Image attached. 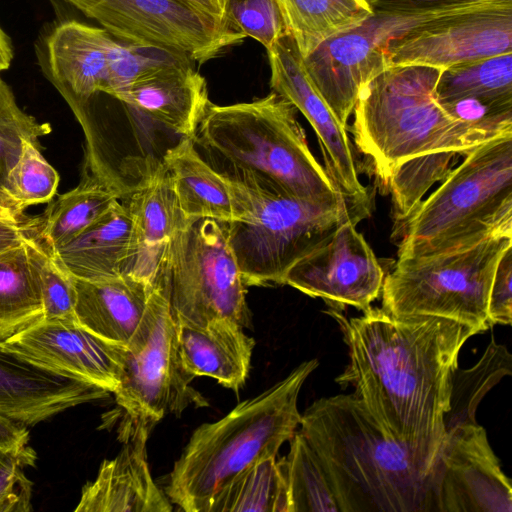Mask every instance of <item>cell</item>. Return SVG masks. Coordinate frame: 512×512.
Instances as JSON below:
<instances>
[{"mask_svg":"<svg viewBox=\"0 0 512 512\" xmlns=\"http://www.w3.org/2000/svg\"><path fill=\"white\" fill-rule=\"evenodd\" d=\"M5 342L48 366L109 393H113L120 384L124 347L93 334L76 319H42Z\"/></svg>","mask_w":512,"mask_h":512,"instance_id":"ac0fdd59","label":"cell"},{"mask_svg":"<svg viewBox=\"0 0 512 512\" xmlns=\"http://www.w3.org/2000/svg\"><path fill=\"white\" fill-rule=\"evenodd\" d=\"M433 496L439 512H512L511 480L477 422L446 430L434 471Z\"/></svg>","mask_w":512,"mask_h":512,"instance_id":"9a60e30c","label":"cell"},{"mask_svg":"<svg viewBox=\"0 0 512 512\" xmlns=\"http://www.w3.org/2000/svg\"><path fill=\"white\" fill-rule=\"evenodd\" d=\"M182 365L194 377L207 376L239 390L249 374L255 341L237 322L219 319L203 326L177 325Z\"/></svg>","mask_w":512,"mask_h":512,"instance_id":"603a6c76","label":"cell"},{"mask_svg":"<svg viewBox=\"0 0 512 512\" xmlns=\"http://www.w3.org/2000/svg\"><path fill=\"white\" fill-rule=\"evenodd\" d=\"M325 312L348 347L349 363L337 383L352 386L382 430L434 472L460 350L481 332L437 316H394L382 307L352 318Z\"/></svg>","mask_w":512,"mask_h":512,"instance_id":"6da1fadb","label":"cell"},{"mask_svg":"<svg viewBox=\"0 0 512 512\" xmlns=\"http://www.w3.org/2000/svg\"><path fill=\"white\" fill-rule=\"evenodd\" d=\"M183 57L137 79L116 99L183 138L193 140L209 105L205 78Z\"/></svg>","mask_w":512,"mask_h":512,"instance_id":"7402d4cb","label":"cell"},{"mask_svg":"<svg viewBox=\"0 0 512 512\" xmlns=\"http://www.w3.org/2000/svg\"><path fill=\"white\" fill-rule=\"evenodd\" d=\"M299 426L341 512L435 511L434 472L389 437L354 393L316 400Z\"/></svg>","mask_w":512,"mask_h":512,"instance_id":"7a4b0ae2","label":"cell"},{"mask_svg":"<svg viewBox=\"0 0 512 512\" xmlns=\"http://www.w3.org/2000/svg\"><path fill=\"white\" fill-rule=\"evenodd\" d=\"M35 451L28 444L0 448V512H29L32 510L33 483L24 473L33 466Z\"/></svg>","mask_w":512,"mask_h":512,"instance_id":"f35d334b","label":"cell"},{"mask_svg":"<svg viewBox=\"0 0 512 512\" xmlns=\"http://www.w3.org/2000/svg\"><path fill=\"white\" fill-rule=\"evenodd\" d=\"M512 374V356L506 346L491 337L479 361L469 369L453 374L450 407L445 415L446 430L462 423L476 422L475 413L482 398L503 377Z\"/></svg>","mask_w":512,"mask_h":512,"instance_id":"d6a6232c","label":"cell"},{"mask_svg":"<svg viewBox=\"0 0 512 512\" xmlns=\"http://www.w3.org/2000/svg\"><path fill=\"white\" fill-rule=\"evenodd\" d=\"M373 10L396 13L452 14L490 3H512V0H367Z\"/></svg>","mask_w":512,"mask_h":512,"instance_id":"60d3db41","label":"cell"},{"mask_svg":"<svg viewBox=\"0 0 512 512\" xmlns=\"http://www.w3.org/2000/svg\"><path fill=\"white\" fill-rule=\"evenodd\" d=\"M457 152H439L408 159L394 169L390 187L396 220L405 221L419 206L433 184L444 180L461 157Z\"/></svg>","mask_w":512,"mask_h":512,"instance_id":"836d02e7","label":"cell"},{"mask_svg":"<svg viewBox=\"0 0 512 512\" xmlns=\"http://www.w3.org/2000/svg\"><path fill=\"white\" fill-rule=\"evenodd\" d=\"M120 43L102 27L66 20L44 39L42 64L61 95L80 109L95 94L105 93Z\"/></svg>","mask_w":512,"mask_h":512,"instance_id":"d6986e66","label":"cell"},{"mask_svg":"<svg viewBox=\"0 0 512 512\" xmlns=\"http://www.w3.org/2000/svg\"><path fill=\"white\" fill-rule=\"evenodd\" d=\"M225 177L238 212V220L227 223L228 241L245 286L282 285L288 269L341 224L370 216V197L320 203L289 196L249 175Z\"/></svg>","mask_w":512,"mask_h":512,"instance_id":"8992f818","label":"cell"},{"mask_svg":"<svg viewBox=\"0 0 512 512\" xmlns=\"http://www.w3.org/2000/svg\"><path fill=\"white\" fill-rule=\"evenodd\" d=\"M108 391L57 370L0 341V416L34 426Z\"/></svg>","mask_w":512,"mask_h":512,"instance_id":"e0dca14e","label":"cell"},{"mask_svg":"<svg viewBox=\"0 0 512 512\" xmlns=\"http://www.w3.org/2000/svg\"><path fill=\"white\" fill-rule=\"evenodd\" d=\"M214 18L227 22L226 5L227 0H183ZM229 25V24H228Z\"/></svg>","mask_w":512,"mask_h":512,"instance_id":"ee69618b","label":"cell"},{"mask_svg":"<svg viewBox=\"0 0 512 512\" xmlns=\"http://www.w3.org/2000/svg\"><path fill=\"white\" fill-rule=\"evenodd\" d=\"M73 282L76 321L100 338L126 347L140 325L154 286L126 275L105 281L73 277Z\"/></svg>","mask_w":512,"mask_h":512,"instance_id":"cb8c5ba5","label":"cell"},{"mask_svg":"<svg viewBox=\"0 0 512 512\" xmlns=\"http://www.w3.org/2000/svg\"><path fill=\"white\" fill-rule=\"evenodd\" d=\"M512 236L496 235L460 249L398 258L384 278L382 308L394 316H437L477 328L492 325L488 299L493 276Z\"/></svg>","mask_w":512,"mask_h":512,"instance_id":"ba28073f","label":"cell"},{"mask_svg":"<svg viewBox=\"0 0 512 512\" xmlns=\"http://www.w3.org/2000/svg\"><path fill=\"white\" fill-rule=\"evenodd\" d=\"M441 70L390 66L359 93L353 110L355 144L385 184L408 159L439 152L465 156L499 136L454 118L439 104L435 88Z\"/></svg>","mask_w":512,"mask_h":512,"instance_id":"5b68a950","label":"cell"},{"mask_svg":"<svg viewBox=\"0 0 512 512\" xmlns=\"http://www.w3.org/2000/svg\"><path fill=\"white\" fill-rule=\"evenodd\" d=\"M512 246L501 255L493 276L489 299L490 324L509 325L512 320Z\"/></svg>","mask_w":512,"mask_h":512,"instance_id":"ab89813d","label":"cell"},{"mask_svg":"<svg viewBox=\"0 0 512 512\" xmlns=\"http://www.w3.org/2000/svg\"><path fill=\"white\" fill-rule=\"evenodd\" d=\"M398 258L420 257L512 236V132L471 150L400 223Z\"/></svg>","mask_w":512,"mask_h":512,"instance_id":"52a82bcc","label":"cell"},{"mask_svg":"<svg viewBox=\"0 0 512 512\" xmlns=\"http://www.w3.org/2000/svg\"><path fill=\"white\" fill-rule=\"evenodd\" d=\"M38 222L24 242L37 277L47 320L75 319L76 290L73 277L56 261L37 234Z\"/></svg>","mask_w":512,"mask_h":512,"instance_id":"e575fe53","label":"cell"},{"mask_svg":"<svg viewBox=\"0 0 512 512\" xmlns=\"http://www.w3.org/2000/svg\"><path fill=\"white\" fill-rule=\"evenodd\" d=\"M296 111L273 91L251 102L210 103L193 142L224 176L249 175L289 196L320 203L350 198L313 156Z\"/></svg>","mask_w":512,"mask_h":512,"instance_id":"3957f363","label":"cell"},{"mask_svg":"<svg viewBox=\"0 0 512 512\" xmlns=\"http://www.w3.org/2000/svg\"><path fill=\"white\" fill-rule=\"evenodd\" d=\"M318 365L316 359L301 363L223 418L196 428L170 472L165 489L170 502L185 512H205L214 494L238 473L276 456L300 425V390Z\"/></svg>","mask_w":512,"mask_h":512,"instance_id":"277c9868","label":"cell"},{"mask_svg":"<svg viewBox=\"0 0 512 512\" xmlns=\"http://www.w3.org/2000/svg\"><path fill=\"white\" fill-rule=\"evenodd\" d=\"M50 132L48 123L38 122L20 108L12 89L0 75V191L7 193V177L24 144L32 142L41 147L39 138Z\"/></svg>","mask_w":512,"mask_h":512,"instance_id":"d590c367","label":"cell"},{"mask_svg":"<svg viewBox=\"0 0 512 512\" xmlns=\"http://www.w3.org/2000/svg\"><path fill=\"white\" fill-rule=\"evenodd\" d=\"M119 198L114 188L87 177L49 206L39 219L37 234L52 251L74 239Z\"/></svg>","mask_w":512,"mask_h":512,"instance_id":"f546056e","label":"cell"},{"mask_svg":"<svg viewBox=\"0 0 512 512\" xmlns=\"http://www.w3.org/2000/svg\"><path fill=\"white\" fill-rule=\"evenodd\" d=\"M132 236L127 204L116 200L74 239L50 253L73 277L105 281L123 275Z\"/></svg>","mask_w":512,"mask_h":512,"instance_id":"d4e9b609","label":"cell"},{"mask_svg":"<svg viewBox=\"0 0 512 512\" xmlns=\"http://www.w3.org/2000/svg\"><path fill=\"white\" fill-rule=\"evenodd\" d=\"M387 65L444 69L512 53V3H490L418 24L385 46Z\"/></svg>","mask_w":512,"mask_h":512,"instance_id":"4fadbf2b","label":"cell"},{"mask_svg":"<svg viewBox=\"0 0 512 512\" xmlns=\"http://www.w3.org/2000/svg\"><path fill=\"white\" fill-rule=\"evenodd\" d=\"M442 15L373 10L359 26L328 39L303 58L310 79L342 125H347L363 86L388 68L387 41Z\"/></svg>","mask_w":512,"mask_h":512,"instance_id":"7c38bea8","label":"cell"},{"mask_svg":"<svg viewBox=\"0 0 512 512\" xmlns=\"http://www.w3.org/2000/svg\"><path fill=\"white\" fill-rule=\"evenodd\" d=\"M38 220L27 222L0 219V254L23 243Z\"/></svg>","mask_w":512,"mask_h":512,"instance_id":"b9f144b4","label":"cell"},{"mask_svg":"<svg viewBox=\"0 0 512 512\" xmlns=\"http://www.w3.org/2000/svg\"><path fill=\"white\" fill-rule=\"evenodd\" d=\"M164 165L185 220L213 219L230 223L238 219L230 181L199 153L190 138L166 150Z\"/></svg>","mask_w":512,"mask_h":512,"instance_id":"484cf974","label":"cell"},{"mask_svg":"<svg viewBox=\"0 0 512 512\" xmlns=\"http://www.w3.org/2000/svg\"><path fill=\"white\" fill-rule=\"evenodd\" d=\"M151 426L132 423L116 457L101 464L82 489L76 512H170L173 507L155 483L148 465Z\"/></svg>","mask_w":512,"mask_h":512,"instance_id":"ffe728a7","label":"cell"},{"mask_svg":"<svg viewBox=\"0 0 512 512\" xmlns=\"http://www.w3.org/2000/svg\"><path fill=\"white\" fill-rule=\"evenodd\" d=\"M435 95L441 106L467 100L512 111V53L442 69Z\"/></svg>","mask_w":512,"mask_h":512,"instance_id":"83f0119b","label":"cell"},{"mask_svg":"<svg viewBox=\"0 0 512 512\" xmlns=\"http://www.w3.org/2000/svg\"><path fill=\"white\" fill-rule=\"evenodd\" d=\"M27 428L0 416V448L18 447L28 444Z\"/></svg>","mask_w":512,"mask_h":512,"instance_id":"7bdbcfd3","label":"cell"},{"mask_svg":"<svg viewBox=\"0 0 512 512\" xmlns=\"http://www.w3.org/2000/svg\"><path fill=\"white\" fill-rule=\"evenodd\" d=\"M13 57L14 52L11 40L0 27V72L10 67Z\"/></svg>","mask_w":512,"mask_h":512,"instance_id":"bcb514c9","label":"cell"},{"mask_svg":"<svg viewBox=\"0 0 512 512\" xmlns=\"http://www.w3.org/2000/svg\"><path fill=\"white\" fill-rule=\"evenodd\" d=\"M160 282L177 325L203 326L219 319L248 325L246 286L225 222L183 219L172 238Z\"/></svg>","mask_w":512,"mask_h":512,"instance_id":"9c48e42d","label":"cell"},{"mask_svg":"<svg viewBox=\"0 0 512 512\" xmlns=\"http://www.w3.org/2000/svg\"><path fill=\"white\" fill-rule=\"evenodd\" d=\"M289 512L280 460L266 457L233 477L211 498L205 512Z\"/></svg>","mask_w":512,"mask_h":512,"instance_id":"f1b7e54d","label":"cell"},{"mask_svg":"<svg viewBox=\"0 0 512 512\" xmlns=\"http://www.w3.org/2000/svg\"><path fill=\"white\" fill-rule=\"evenodd\" d=\"M358 223L341 224L288 269L282 285L321 298L335 310L369 308L381 295L385 275L370 245L356 230Z\"/></svg>","mask_w":512,"mask_h":512,"instance_id":"5bb4252c","label":"cell"},{"mask_svg":"<svg viewBox=\"0 0 512 512\" xmlns=\"http://www.w3.org/2000/svg\"><path fill=\"white\" fill-rule=\"evenodd\" d=\"M127 206L132 236L123 275L156 286L161 281L174 233L184 219L162 162L133 192Z\"/></svg>","mask_w":512,"mask_h":512,"instance_id":"44dd1931","label":"cell"},{"mask_svg":"<svg viewBox=\"0 0 512 512\" xmlns=\"http://www.w3.org/2000/svg\"><path fill=\"white\" fill-rule=\"evenodd\" d=\"M226 14L234 31L253 38L266 50L287 34L275 0H227Z\"/></svg>","mask_w":512,"mask_h":512,"instance_id":"74e56055","label":"cell"},{"mask_svg":"<svg viewBox=\"0 0 512 512\" xmlns=\"http://www.w3.org/2000/svg\"><path fill=\"white\" fill-rule=\"evenodd\" d=\"M280 459L285 475L289 512H341L327 475L313 448L298 431Z\"/></svg>","mask_w":512,"mask_h":512,"instance_id":"1f68e13d","label":"cell"},{"mask_svg":"<svg viewBox=\"0 0 512 512\" xmlns=\"http://www.w3.org/2000/svg\"><path fill=\"white\" fill-rule=\"evenodd\" d=\"M58 184V172L44 159L40 146L26 142L7 177V194L26 209L49 202Z\"/></svg>","mask_w":512,"mask_h":512,"instance_id":"8d00e7d4","label":"cell"},{"mask_svg":"<svg viewBox=\"0 0 512 512\" xmlns=\"http://www.w3.org/2000/svg\"><path fill=\"white\" fill-rule=\"evenodd\" d=\"M43 318L39 283L23 241L0 254V341H6Z\"/></svg>","mask_w":512,"mask_h":512,"instance_id":"4dcf8cb0","label":"cell"},{"mask_svg":"<svg viewBox=\"0 0 512 512\" xmlns=\"http://www.w3.org/2000/svg\"><path fill=\"white\" fill-rule=\"evenodd\" d=\"M24 210L25 208L7 193L0 191V219L22 221Z\"/></svg>","mask_w":512,"mask_h":512,"instance_id":"f6af8a7d","label":"cell"},{"mask_svg":"<svg viewBox=\"0 0 512 512\" xmlns=\"http://www.w3.org/2000/svg\"><path fill=\"white\" fill-rule=\"evenodd\" d=\"M275 1L302 58L328 39L359 26L373 13L367 0Z\"/></svg>","mask_w":512,"mask_h":512,"instance_id":"4316f807","label":"cell"},{"mask_svg":"<svg viewBox=\"0 0 512 512\" xmlns=\"http://www.w3.org/2000/svg\"><path fill=\"white\" fill-rule=\"evenodd\" d=\"M179 353L177 324L163 285L154 286L145 314L124 347L115 400L132 423L153 427L168 413L181 415L189 405H208L190 383Z\"/></svg>","mask_w":512,"mask_h":512,"instance_id":"30bf717a","label":"cell"},{"mask_svg":"<svg viewBox=\"0 0 512 512\" xmlns=\"http://www.w3.org/2000/svg\"><path fill=\"white\" fill-rule=\"evenodd\" d=\"M116 39L204 63L245 38L183 0H63Z\"/></svg>","mask_w":512,"mask_h":512,"instance_id":"8fae6325","label":"cell"},{"mask_svg":"<svg viewBox=\"0 0 512 512\" xmlns=\"http://www.w3.org/2000/svg\"><path fill=\"white\" fill-rule=\"evenodd\" d=\"M266 51L272 91L288 100L308 120L317 135L329 176L345 195L370 197L359 180L346 126L337 120L316 89L292 37L284 35Z\"/></svg>","mask_w":512,"mask_h":512,"instance_id":"2e32d148","label":"cell"}]
</instances>
